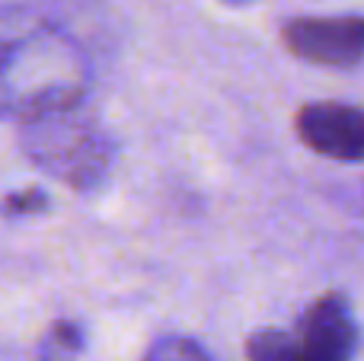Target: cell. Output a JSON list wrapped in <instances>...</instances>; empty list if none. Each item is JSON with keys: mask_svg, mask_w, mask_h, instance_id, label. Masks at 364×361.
<instances>
[{"mask_svg": "<svg viewBox=\"0 0 364 361\" xmlns=\"http://www.w3.org/2000/svg\"><path fill=\"white\" fill-rule=\"evenodd\" d=\"M90 64L68 32L26 10H0V122L26 125L80 106Z\"/></svg>", "mask_w": 364, "mask_h": 361, "instance_id": "1", "label": "cell"}, {"mask_svg": "<svg viewBox=\"0 0 364 361\" xmlns=\"http://www.w3.org/2000/svg\"><path fill=\"white\" fill-rule=\"evenodd\" d=\"M19 151L36 170L77 192H93L109 179L119 144L87 102L19 125Z\"/></svg>", "mask_w": 364, "mask_h": 361, "instance_id": "2", "label": "cell"}, {"mask_svg": "<svg viewBox=\"0 0 364 361\" xmlns=\"http://www.w3.org/2000/svg\"><path fill=\"white\" fill-rule=\"evenodd\" d=\"M358 320L346 294H320L297 320V330L275 333L256 352V361H352L358 352Z\"/></svg>", "mask_w": 364, "mask_h": 361, "instance_id": "3", "label": "cell"}, {"mask_svg": "<svg viewBox=\"0 0 364 361\" xmlns=\"http://www.w3.org/2000/svg\"><path fill=\"white\" fill-rule=\"evenodd\" d=\"M282 42L294 58L316 68H358L364 61V16H294L282 26Z\"/></svg>", "mask_w": 364, "mask_h": 361, "instance_id": "4", "label": "cell"}, {"mask_svg": "<svg viewBox=\"0 0 364 361\" xmlns=\"http://www.w3.org/2000/svg\"><path fill=\"white\" fill-rule=\"evenodd\" d=\"M297 138L314 153L342 163L364 160V109L352 102L320 99L307 102L294 119Z\"/></svg>", "mask_w": 364, "mask_h": 361, "instance_id": "5", "label": "cell"}, {"mask_svg": "<svg viewBox=\"0 0 364 361\" xmlns=\"http://www.w3.org/2000/svg\"><path fill=\"white\" fill-rule=\"evenodd\" d=\"M141 361H214L205 345L188 336H160Z\"/></svg>", "mask_w": 364, "mask_h": 361, "instance_id": "6", "label": "cell"}, {"mask_svg": "<svg viewBox=\"0 0 364 361\" xmlns=\"http://www.w3.org/2000/svg\"><path fill=\"white\" fill-rule=\"evenodd\" d=\"M48 208V195L42 189H23V192H10L0 198V215L4 217H29V215H42Z\"/></svg>", "mask_w": 364, "mask_h": 361, "instance_id": "7", "label": "cell"}, {"mask_svg": "<svg viewBox=\"0 0 364 361\" xmlns=\"http://www.w3.org/2000/svg\"><path fill=\"white\" fill-rule=\"evenodd\" d=\"M51 339H55V343H61L64 349H83V336H80V326H74V323H55L51 326Z\"/></svg>", "mask_w": 364, "mask_h": 361, "instance_id": "8", "label": "cell"}, {"mask_svg": "<svg viewBox=\"0 0 364 361\" xmlns=\"http://www.w3.org/2000/svg\"><path fill=\"white\" fill-rule=\"evenodd\" d=\"M220 4H227V6H243V4H252V0H220Z\"/></svg>", "mask_w": 364, "mask_h": 361, "instance_id": "9", "label": "cell"}]
</instances>
